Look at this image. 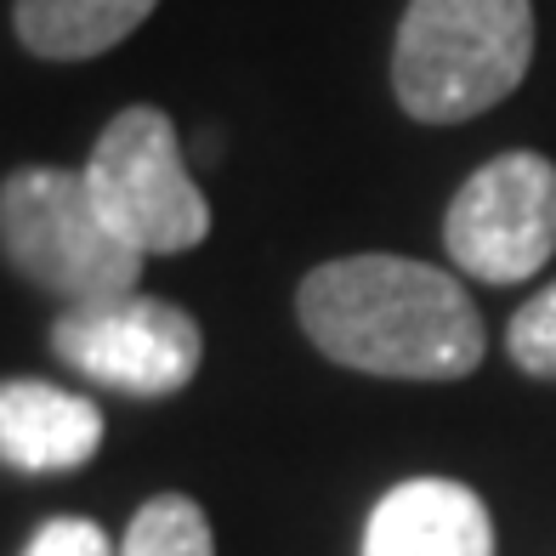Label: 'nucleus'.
Returning a JSON list of instances; mask_svg holds the SVG:
<instances>
[{"instance_id":"nucleus-1","label":"nucleus","mask_w":556,"mask_h":556,"mask_svg":"<svg viewBox=\"0 0 556 556\" xmlns=\"http://www.w3.org/2000/svg\"><path fill=\"white\" fill-rule=\"evenodd\" d=\"M295 318L330 364L387 381H460L489 346L460 278L381 250L313 267L295 290Z\"/></svg>"},{"instance_id":"nucleus-2","label":"nucleus","mask_w":556,"mask_h":556,"mask_svg":"<svg viewBox=\"0 0 556 556\" xmlns=\"http://www.w3.org/2000/svg\"><path fill=\"white\" fill-rule=\"evenodd\" d=\"M534 63V0H409L392 40V91L420 125L505 103Z\"/></svg>"},{"instance_id":"nucleus-3","label":"nucleus","mask_w":556,"mask_h":556,"mask_svg":"<svg viewBox=\"0 0 556 556\" xmlns=\"http://www.w3.org/2000/svg\"><path fill=\"white\" fill-rule=\"evenodd\" d=\"M0 239L7 262L35 290L58 295L63 313L119 301L142 285V250L114 233L97 211L86 170L63 165H23L0 188Z\"/></svg>"},{"instance_id":"nucleus-4","label":"nucleus","mask_w":556,"mask_h":556,"mask_svg":"<svg viewBox=\"0 0 556 556\" xmlns=\"http://www.w3.org/2000/svg\"><path fill=\"white\" fill-rule=\"evenodd\" d=\"M80 170L91 182L97 211L142 256H182V250L211 239V205L188 176L182 142H176L165 109H119Z\"/></svg>"},{"instance_id":"nucleus-5","label":"nucleus","mask_w":556,"mask_h":556,"mask_svg":"<svg viewBox=\"0 0 556 556\" xmlns=\"http://www.w3.org/2000/svg\"><path fill=\"white\" fill-rule=\"evenodd\" d=\"M443 244L460 273L483 285H522L556 256V165L511 148L477 165L448 199Z\"/></svg>"},{"instance_id":"nucleus-6","label":"nucleus","mask_w":556,"mask_h":556,"mask_svg":"<svg viewBox=\"0 0 556 556\" xmlns=\"http://www.w3.org/2000/svg\"><path fill=\"white\" fill-rule=\"evenodd\" d=\"M52 352L97 387L131 397H176L205 364V336L176 301L131 290L119 301L63 313L52 324Z\"/></svg>"},{"instance_id":"nucleus-7","label":"nucleus","mask_w":556,"mask_h":556,"mask_svg":"<svg viewBox=\"0 0 556 556\" xmlns=\"http://www.w3.org/2000/svg\"><path fill=\"white\" fill-rule=\"evenodd\" d=\"M364 556H494V517L454 477H409L369 511Z\"/></svg>"},{"instance_id":"nucleus-8","label":"nucleus","mask_w":556,"mask_h":556,"mask_svg":"<svg viewBox=\"0 0 556 556\" xmlns=\"http://www.w3.org/2000/svg\"><path fill=\"white\" fill-rule=\"evenodd\" d=\"M103 448V409L52 381H7L0 387V454L12 471L52 477L74 471Z\"/></svg>"},{"instance_id":"nucleus-9","label":"nucleus","mask_w":556,"mask_h":556,"mask_svg":"<svg viewBox=\"0 0 556 556\" xmlns=\"http://www.w3.org/2000/svg\"><path fill=\"white\" fill-rule=\"evenodd\" d=\"M160 0H17L12 29L46 63H86L137 35Z\"/></svg>"},{"instance_id":"nucleus-10","label":"nucleus","mask_w":556,"mask_h":556,"mask_svg":"<svg viewBox=\"0 0 556 556\" xmlns=\"http://www.w3.org/2000/svg\"><path fill=\"white\" fill-rule=\"evenodd\" d=\"M119 556H216L211 517L188 494H154L125 528Z\"/></svg>"},{"instance_id":"nucleus-11","label":"nucleus","mask_w":556,"mask_h":556,"mask_svg":"<svg viewBox=\"0 0 556 556\" xmlns=\"http://www.w3.org/2000/svg\"><path fill=\"white\" fill-rule=\"evenodd\" d=\"M505 352L522 375L556 381V285H545L534 301H522V313L505 330Z\"/></svg>"},{"instance_id":"nucleus-12","label":"nucleus","mask_w":556,"mask_h":556,"mask_svg":"<svg viewBox=\"0 0 556 556\" xmlns=\"http://www.w3.org/2000/svg\"><path fill=\"white\" fill-rule=\"evenodd\" d=\"M23 556H119V551L109 545V534L91 517H52L23 545Z\"/></svg>"}]
</instances>
